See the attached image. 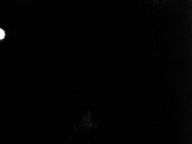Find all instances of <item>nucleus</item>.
Returning a JSON list of instances; mask_svg holds the SVG:
<instances>
[{
  "instance_id": "1",
  "label": "nucleus",
  "mask_w": 192,
  "mask_h": 144,
  "mask_svg": "<svg viewBox=\"0 0 192 144\" xmlns=\"http://www.w3.org/2000/svg\"><path fill=\"white\" fill-rule=\"evenodd\" d=\"M4 37H5V32L2 30L0 29V39H2Z\"/></svg>"
}]
</instances>
